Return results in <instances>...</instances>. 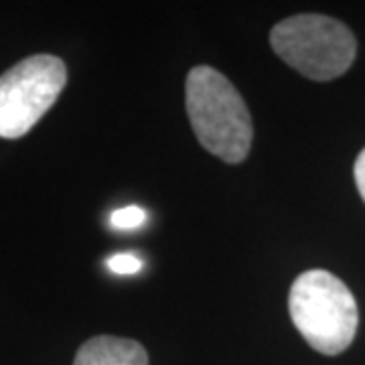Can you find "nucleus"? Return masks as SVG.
<instances>
[{
	"instance_id": "1",
	"label": "nucleus",
	"mask_w": 365,
	"mask_h": 365,
	"mask_svg": "<svg viewBox=\"0 0 365 365\" xmlns=\"http://www.w3.org/2000/svg\"><path fill=\"white\" fill-rule=\"evenodd\" d=\"M185 108L197 140L227 165L244 163L254 128L246 102L234 83L207 66L193 67L185 83Z\"/></svg>"
},
{
	"instance_id": "2",
	"label": "nucleus",
	"mask_w": 365,
	"mask_h": 365,
	"mask_svg": "<svg viewBox=\"0 0 365 365\" xmlns=\"http://www.w3.org/2000/svg\"><path fill=\"white\" fill-rule=\"evenodd\" d=\"M288 311L314 351L339 355L355 339L359 311L351 290L327 270L302 272L288 292Z\"/></svg>"
},
{
	"instance_id": "3",
	"label": "nucleus",
	"mask_w": 365,
	"mask_h": 365,
	"mask_svg": "<svg viewBox=\"0 0 365 365\" xmlns=\"http://www.w3.org/2000/svg\"><path fill=\"white\" fill-rule=\"evenodd\" d=\"M270 47L300 76L314 81H331L353 66L357 41L337 19L325 14H297L272 26Z\"/></svg>"
},
{
	"instance_id": "4",
	"label": "nucleus",
	"mask_w": 365,
	"mask_h": 365,
	"mask_svg": "<svg viewBox=\"0 0 365 365\" xmlns=\"http://www.w3.org/2000/svg\"><path fill=\"white\" fill-rule=\"evenodd\" d=\"M67 83L66 63L49 53L31 55L0 76V138L14 140L45 116Z\"/></svg>"
},
{
	"instance_id": "5",
	"label": "nucleus",
	"mask_w": 365,
	"mask_h": 365,
	"mask_svg": "<svg viewBox=\"0 0 365 365\" xmlns=\"http://www.w3.org/2000/svg\"><path fill=\"white\" fill-rule=\"evenodd\" d=\"M73 365H148V353L138 341L98 335L79 347Z\"/></svg>"
},
{
	"instance_id": "6",
	"label": "nucleus",
	"mask_w": 365,
	"mask_h": 365,
	"mask_svg": "<svg viewBox=\"0 0 365 365\" xmlns=\"http://www.w3.org/2000/svg\"><path fill=\"white\" fill-rule=\"evenodd\" d=\"M146 220H148L146 209L138 207V205H126V207L116 209L110 215V225L118 232H132V230L143 227Z\"/></svg>"
},
{
	"instance_id": "7",
	"label": "nucleus",
	"mask_w": 365,
	"mask_h": 365,
	"mask_svg": "<svg viewBox=\"0 0 365 365\" xmlns=\"http://www.w3.org/2000/svg\"><path fill=\"white\" fill-rule=\"evenodd\" d=\"M106 266L110 268V272L120 274V276H130L143 270V260L130 254V252H122V254H114L112 258L106 260Z\"/></svg>"
},
{
	"instance_id": "8",
	"label": "nucleus",
	"mask_w": 365,
	"mask_h": 365,
	"mask_svg": "<svg viewBox=\"0 0 365 365\" xmlns=\"http://www.w3.org/2000/svg\"><path fill=\"white\" fill-rule=\"evenodd\" d=\"M353 177H355V185H357V191L365 201V148L359 153V157L355 160V167H353Z\"/></svg>"
}]
</instances>
